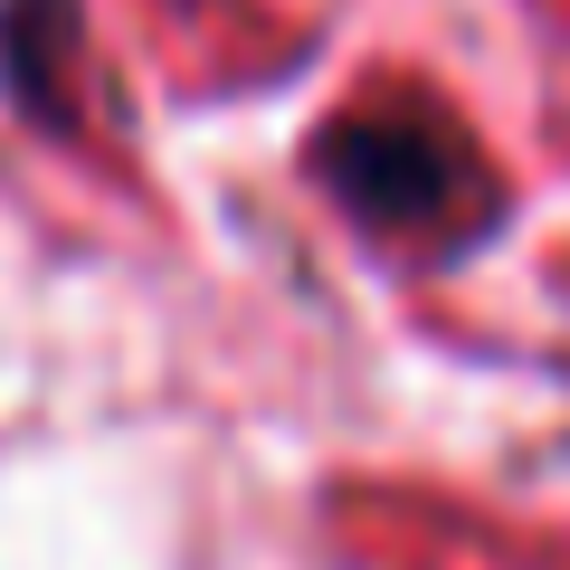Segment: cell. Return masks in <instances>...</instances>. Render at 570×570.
I'll return each mask as SVG.
<instances>
[{
  "mask_svg": "<svg viewBox=\"0 0 570 570\" xmlns=\"http://www.w3.org/2000/svg\"><path fill=\"white\" fill-rule=\"evenodd\" d=\"M314 181L362 228H438L448 200L466 190V163H456V142L419 134V124H333L314 142Z\"/></svg>",
  "mask_w": 570,
  "mask_h": 570,
  "instance_id": "cell-1",
  "label": "cell"
}]
</instances>
